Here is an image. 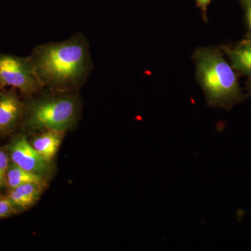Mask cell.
Returning <instances> with one entry per match:
<instances>
[{"label":"cell","mask_w":251,"mask_h":251,"mask_svg":"<svg viewBox=\"0 0 251 251\" xmlns=\"http://www.w3.org/2000/svg\"><path fill=\"white\" fill-rule=\"evenodd\" d=\"M90 60L88 44L82 35L39 46L31 59L42 85L55 87L78 85L88 74Z\"/></svg>","instance_id":"obj_1"},{"label":"cell","mask_w":251,"mask_h":251,"mask_svg":"<svg viewBox=\"0 0 251 251\" xmlns=\"http://www.w3.org/2000/svg\"><path fill=\"white\" fill-rule=\"evenodd\" d=\"M197 76L208 103L225 109L232 108L244 99L232 67L219 51L202 49L195 52Z\"/></svg>","instance_id":"obj_2"},{"label":"cell","mask_w":251,"mask_h":251,"mask_svg":"<svg viewBox=\"0 0 251 251\" xmlns=\"http://www.w3.org/2000/svg\"><path fill=\"white\" fill-rule=\"evenodd\" d=\"M78 102L72 95L36 100L31 105L27 124L34 130L63 132L76 120Z\"/></svg>","instance_id":"obj_3"},{"label":"cell","mask_w":251,"mask_h":251,"mask_svg":"<svg viewBox=\"0 0 251 251\" xmlns=\"http://www.w3.org/2000/svg\"><path fill=\"white\" fill-rule=\"evenodd\" d=\"M0 80L25 94L39 91L42 86L31 59L0 55Z\"/></svg>","instance_id":"obj_4"},{"label":"cell","mask_w":251,"mask_h":251,"mask_svg":"<svg viewBox=\"0 0 251 251\" xmlns=\"http://www.w3.org/2000/svg\"><path fill=\"white\" fill-rule=\"evenodd\" d=\"M11 156L15 165L26 171L42 176L49 171V163L39 155L24 137L15 140L11 148Z\"/></svg>","instance_id":"obj_5"},{"label":"cell","mask_w":251,"mask_h":251,"mask_svg":"<svg viewBox=\"0 0 251 251\" xmlns=\"http://www.w3.org/2000/svg\"><path fill=\"white\" fill-rule=\"evenodd\" d=\"M44 183H27L13 188L9 200L14 206L27 209L34 205L40 198L44 189Z\"/></svg>","instance_id":"obj_6"},{"label":"cell","mask_w":251,"mask_h":251,"mask_svg":"<svg viewBox=\"0 0 251 251\" xmlns=\"http://www.w3.org/2000/svg\"><path fill=\"white\" fill-rule=\"evenodd\" d=\"M62 140V132L46 130L33 140L31 145L46 162L52 161Z\"/></svg>","instance_id":"obj_7"},{"label":"cell","mask_w":251,"mask_h":251,"mask_svg":"<svg viewBox=\"0 0 251 251\" xmlns=\"http://www.w3.org/2000/svg\"><path fill=\"white\" fill-rule=\"evenodd\" d=\"M232 69L251 76V41H243L233 48H226Z\"/></svg>","instance_id":"obj_8"},{"label":"cell","mask_w":251,"mask_h":251,"mask_svg":"<svg viewBox=\"0 0 251 251\" xmlns=\"http://www.w3.org/2000/svg\"><path fill=\"white\" fill-rule=\"evenodd\" d=\"M21 112V103L12 95L0 97V129L9 128L16 123Z\"/></svg>","instance_id":"obj_9"},{"label":"cell","mask_w":251,"mask_h":251,"mask_svg":"<svg viewBox=\"0 0 251 251\" xmlns=\"http://www.w3.org/2000/svg\"><path fill=\"white\" fill-rule=\"evenodd\" d=\"M6 181L10 188H15L27 183H44L43 176L15 165L8 168Z\"/></svg>","instance_id":"obj_10"},{"label":"cell","mask_w":251,"mask_h":251,"mask_svg":"<svg viewBox=\"0 0 251 251\" xmlns=\"http://www.w3.org/2000/svg\"><path fill=\"white\" fill-rule=\"evenodd\" d=\"M9 168V158L4 151H0V186L6 181V173Z\"/></svg>","instance_id":"obj_11"},{"label":"cell","mask_w":251,"mask_h":251,"mask_svg":"<svg viewBox=\"0 0 251 251\" xmlns=\"http://www.w3.org/2000/svg\"><path fill=\"white\" fill-rule=\"evenodd\" d=\"M14 211V205L9 199L0 201V219L11 215Z\"/></svg>","instance_id":"obj_12"},{"label":"cell","mask_w":251,"mask_h":251,"mask_svg":"<svg viewBox=\"0 0 251 251\" xmlns=\"http://www.w3.org/2000/svg\"><path fill=\"white\" fill-rule=\"evenodd\" d=\"M211 0H196L198 7L202 11L204 18H206V10Z\"/></svg>","instance_id":"obj_13"},{"label":"cell","mask_w":251,"mask_h":251,"mask_svg":"<svg viewBox=\"0 0 251 251\" xmlns=\"http://www.w3.org/2000/svg\"><path fill=\"white\" fill-rule=\"evenodd\" d=\"M241 2H242L243 6L245 8L247 11L251 6V0H241Z\"/></svg>","instance_id":"obj_14"},{"label":"cell","mask_w":251,"mask_h":251,"mask_svg":"<svg viewBox=\"0 0 251 251\" xmlns=\"http://www.w3.org/2000/svg\"><path fill=\"white\" fill-rule=\"evenodd\" d=\"M247 16H248V21H249V25L251 28V6L249 8V10H247Z\"/></svg>","instance_id":"obj_15"},{"label":"cell","mask_w":251,"mask_h":251,"mask_svg":"<svg viewBox=\"0 0 251 251\" xmlns=\"http://www.w3.org/2000/svg\"><path fill=\"white\" fill-rule=\"evenodd\" d=\"M249 91H250V92L251 94V77L250 79V81H249Z\"/></svg>","instance_id":"obj_16"},{"label":"cell","mask_w":251,"mask_h":251,"mask_svg":"<svg viewBox=\"0 0 251 251\" xmlns=\"http://www.w3.org/2000/svg\"><path fill=\"white\" fill-rule=\"evenodd\" d=\"M0 82H1V80H0Z\"/></svg>","instance_id":"obj_17"}]
</instances>
